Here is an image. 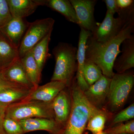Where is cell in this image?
I'll use <instances>...</instances> for the list:
<instances>
[{"instance_id": "obj_1", "label": "cell", "mask_w": 134, "mask_h": 134, "mask_svg": "<svg viewBox=\"0 0 134 134\" xmlns=\"http://www.w3.org/2000/svg\"><path fill=\"white\" fill-rule=\"evenodd\" d=\"M134 31V17L126 23L120 33L113 38L105 42H97L89 36L85 50V59L91 61L98 65L103 75L111 79L115 75L114 63L121 53L120 46L126 39Z\"/></svg>"}, {"instance_id": "obj_2", "label": "cell", "mask_w": 134, "mask_h": 134, "mask_svg": "<svg viewBox=\"0 0 134 134\" xmlns=\"http://www.w3.org/2000/svg\"><path fill=\"white\" fill-rule=\"evenodd\" d=\"M72 108L66 124L60 134H83L89 119L101 109L88 101L77 86L75 77L70 86Z\"/></svg>"}, {"instance_id": "obj_3", "label": "cell", "mask_w": 134, "mask_h": 134, "mask_svg": "<svg viewBox=\"0 0 134 134\" xmlns=\"http://www.w3.org/2000/svg\"><path fill=\"white\" fill-rule=\"evenodd\" d=\"M77 48L71 44L60 43L55 47L53 53L55 63L51 81H59L67 87L71 86L77 70Z\"/></svg>"}, {"instance_id": "obj_4", "label": "cell", "mask_w": 134, "mask_h": 134, "mask_svg": "<svg viewBox=\"0 0 134 134\" xmlns=\"http://www.w3.org/2000/svg\"><path fill=\"white\" fill-rule=\"evenodd\" d=\"M134 5L126 9H118V16L107 11L102 23H97L96 28L90 37L97 42H105L118 35L129 20L134 17Z\"/></svg>"}, {"instance_id": "obj_5", "label": "cell", "mask_w": 134, "mask_h": 134, "mask_svg": "<svg viewBox=\"0 0 134 134\" xmlns=\"http://www.w3.org/2000/svg\"><path fill=\"white\" fill-rule=\"evenodd\" d=\"M52 102L32 100L11 104L7 107L5 118L17 121L35 117L54 119Z\"/></svg>"}, {"instance_id": "obj_6", "label": "cell", "mask_w": 134, "mask_h": 134, "mask_svg": "<svg viewBox=\"0 0 134 134\" xmlns=\"http://www.w3.org/2000/svg\"><path fill=\"white\" fill-rule=\"evenodd\" d=\"M134 84L132 72L115 74L111 79L107 105L111 113L119 111L126 102Z\"/></svg>"}, {"instance_id": "obj_7", "label": "cell", "mask_w": 134, "mask_h": 134, "mask_svg": "<svg viewBox=\"0 0 134 134\" xmlns=\"http://www.w3.org/2000/svg\"><path fill=\"white\" fill-rule=\"evenodd\" d=\"M54 23V19L48 18L29 23L18 48L19 58H23L49 32L52 31Z\"/></svg>"}, {"instance_id": "obj_8", "label": "cell", "mask_w": 134, "mask_h": 134, "mask_svg": "<svg viewBox=\"0 0 134 134\" xmlns=\"http://www.w3.org/2000/svg\"><path fill=\"white\" fill-rule=\"evenodd\" d=\"M74 8L78 21V25L92 32L96 28L97 23L94 18L96 0H70Z\"/></svg>"}, {"instance_id": "obj_9", "label": "cell", "mask_w": 134, "mask_h": 134, "mask_svg": "<svg viewBox=\"0 0 134 134\" xmlns=\"http://www.w3.org/2000/svg\"><path fill=\"white\" fill-rule=\"evenodd\" d=\"M111 81V79L103 75L100 79L83 92L84 95L88 101L96 108L100 109L105 102Z\"/></svg>"}, {"instance_id": "obj_10", "label": "cell", "mask_w": 134, "mask_h": 134, "mask_svg": "<svg viewBox=\"0 0 134 134\" xmlns=\"http://www.w3.org/2000/svg\"><path fill=\"white\" fill-rule=\"evenodd\" d=\"M67 88L62 91L52 102L54 120L63 129L68 120L72 108L71 96L70 92L67 91Z\"/></svg>"}, {"instance_id": "obj_11", "label": "cell", "mask_w": 134, "mask_h": 134, "mask_svg": "<svg viewBox=\"0 0 134 134\" xmlns=\"http://www.w3.org/2000/svg\"><path fill=\"white\" fill-rule=\"evenodd\" d=\"M66 88V85L62 82L51 81L42 86H38L21 101L34 100L52 102L58 94Z\"/></svg>"}, {"instance_id": "obj_12", "label": "cell", "mask_w": 134, "mask_h": 134, "mask_svg": "<svg viewBox=\"0 0 134 134\" xmlns=\"http://www.w3.org/2000/svg\"><path fill=\"white\" fill-rule=\"evenodd\" d=\"M18 121L23 128L24 134L37 130H45L51 134H60L63 129L53 119L35 117Z\"/></svg>"}, {"instance_id": "obj_13", "label": "cell", "mask_w": 134, "mask_h": 134, "mask_svg": "<svg viewBox=\"0 0 134 134\" xmlns=\"http://www.w3.org/2000/svg\"><path fill=\"white\" fill-rule=\"evenodd\" d=\"M81 29L77 53V67L75 78L77 86L83 92L89 87L84 77L83 68L85 60L86 42L91 32L82 28Z\"/></svg>"}, {"instance_id": "obj_14", "label": "cell", "mask_w": 134, "mask_h": 134, "mask_svg": "<svg viewBox=\"0 0 134 134\" xmlns=\"http://www.w3.org/2000/svg\"><path fill=\"white\" fill-rule=\"evenodd\" d=\"M29 23L23 18H12L7 24L0 27V32L18 49Z\"/></svg>"}, {"instance_id": "obj_15", "label": "cell", "mask_w": 134, "mask_h": 134, "mask_svg": "<svg viewBox=\"0 0 134 134\" xmlns=\"http://www.w3.org/2000/svg\"><path fill=\"white\" fill-rule=\"evenodd\" d=\"M121 55L117 58L114 63L113 69L117 74L126 72L134 67V36L132 35L122 42Z\"/></svg>"}, {"instance_id": "obj_16", "label": "cell", "mask_w": 134, "mask_h": 134, "mask_svg": "<svg viewBox=\"0 0 134 134\" xmlns=\"http://www.w3.org/2000/svg\"><path fill=\"white\" fill-rule=\"evenodd\" d=\"M12 18H24L32 14L44 0H7Z\"/></svg>"}, {"instance_id": "obj_17", "label": "cell", "mask_w": 134, "mask_h": 134, "mask_svg": "<svg viewBox=\"0 0 134 134\" xmlns=\"http://www.w3.org/2000/svg\"><path fill=\"white\" fill-rule=\"evenodd\" d=\"M5 76L10 81L34 90L35 88L29 80L20 58L3 69Z\"/></svg>"}, {"instance_id": "obj_18", "label": "cell", "mask_w": 134, "mask_h": 134, "mask_svg": "<svg viewBox=\"0 0 134 134\" xmlns=\"http://www.w3.org/2000/svg\"><path fill=\"white\" fill-rule=\"evenodd\" d=\"M19 58L18 48L0 32V69H5Z\"/></svg>"}, {"instance_id": "obj_19", "label": "cell", "mask_w": 134, "mask_h": 134, "mask_svg": "<svg viewBox=\"0 0 134 134\" xmlns=\"http://www.w3.org/2000/svg\"><path fill=\"white\" fill-rule=\"evenodd\" d=\"M44 6L57 11L69 22L78 25L74 8L68 0H44Z\"/></svg>"}, {"instance_id": "obj_20", "label": "cell", "mask_w": 134, "mask_h": 134, "mask_svg": "<svg viewBox=\"0 0 134 134\" xmlns=\"http://www.w3.org/2000/svg\"><path fill=\"white\" fill-rule=\"evenodd\" d=\"M29 80L35 89L39 86L41 80V73L32 55V50L29 51L23 58H20Z\"/></svg>"}, {"instance_id": "obj_21", "label": "cell", "mask_w": 134, "mask_h": 134, "mask_svg": "<svg viewBox=\"0 0 134 134\" xmlns=\"http://www.w3.org/2000/svg\"><path fill=\"white\" fill-rule=\"evenodd\" d=\"M52 32H50L32 49V55L36 61L39 71L41 74L47 60L51 56L49 53V46Z\"/></svg>"}, {"instance_id": "obj_22", "label": "cell", "mask_w": 134, "mask_h": 134, "mask_svg": "<svg viewBox=\"0 0 134 134\" xmlns=\"http://www.w3.org/2000/svg\"><path fill=\"white\" fill-rule=\"evenodd\" d=\"M33 90L25 88H13L0 92V103L8 106L21 102Z\"/></svg>"}, {"instance_id": "obj_23", "label": "cell", "mask_w": 134, "mask_h": 134, "mask_svg": "<svg viewBox=\"0 0 134 134\" xmlns=\"http://www.w3.org/2000/svg\"><path fill=\"white\" fill-rule=\"evenodd\" d=\"M108 113L104 110L95 114L89 119L86 130L96 134L103 131L106 122L108 119Z\"/></svg>"}, {"instance_id": "obj_24", "label": "cell", "mask_w": 134, "mask_h": 134, "mask_svg": "<svg viewBox=\"0 0 134 134\" xmlns=\"http://www.w3.org/2000/svg\"><path fill=\"white\" fill-rule=\"evenodd\" d=\"M103 75L102 71L98 65L91 61L85 60L83 76L85 81L89 86L96 82Z\"/></svg>"}, {"instance_id": "obj_25", "label": "cell", "mask_w": 134, "mask_h": 134, "mask_svg": "<svg viewBox=\"0 0 134 134\" xmlns=\"http://www.w3.org/2000/svg\"><path fill=\"white\" fill-rule=\"evenodd\" d=\"M3 130L6 134H24L23 130L18 121L5 118L2 122Z\"/></svg>"}, {"instance_id": "obj_26", "label": "cell", "mask_w": 134, "mask_h": 134, "mask_svg": "<svg viewBox=\"0 0 134 134\" xmlns=\"http://www.w3.org/2000/svg\"><path fill=\"white\" fill-rule=\"evenodd\" d=\"M104 131L107 134H134V120H132L125 124L110 127Z\"/></svg>"}, {"instance_id": "obj_27", "label": "cell", "mask_w": 134, "mask_h": 134, "mask_svg": "<svg viewBox=\"0 0 134 134\" xmlns=\"http://www.w3.org/2000/svg\"><path fill=\"white\" fill-rule=\"evenodd\" d=\"M134 104H131L115 115L112 121L113 125L119 124L134 119Z\"/></svg>"}, {"instance_id": "obj_28", "label": "cell", "mask_w": 134, "mask_h": 134, "mask_svg": "<svg viewBox=\"0 0 134 134\" xmlns=\"http://www.w3.org/2000/svg\"><path fill=\"white\" fill-rule=\"evenodd\" d=\"M12 18L7 0H0V27L7 24Z\"/></svg>"}, {"instance_id": "obj_29", "label": "cell", "mask_w": 134, "mask_h": 134, "mask_svg": "<svg viewBox=\"0 0 134 134\" xmlns=\"http://www.w3.org/2000/svg\"><path fill=\"white\" fill-rule=\"evenodd\" d=\"M23 88H26L14 82L10 81L5 76L3 69H0V92L7 89Z\"/></svg>"}, {"instance_id": "obj_30", "label": "cell", "mask_w": 134, "mask_h": 134, "mask_svg": "<svg viewBox=\"0 0 134 134\" xmlns=\"http://www.w3.org/2000/svg\"><path fill=\"white\" fill-rule=\"evenodd\" d=\"M118 9H126L134 5L133 0H115Z\"/></svg>"}, {"instance_id": "obj_31", "label": "cell", "mask_w": 134, "mask_h": 134, "mask_svg": "<svg viewBox=\"0 0 134 134\" xmlns=\"http://www.w3.org/2000/svg\"><path fill=\"white\" fill-rule=\"evenodd\" d=\"M103 1L106 5L107 11L114 15L117 13V8L115 0H104Z\"/></svg>"}, {"instance_id": "obj_32", "label": "cell", "mask_w": 134, "mask_h": 134, "mask_svg": "<svg viewBox=\"0 0 134 134\" xmlns=\"http://www.w3.org/2000/svg\"><path fill=\"white\" fill-rule=\"evenodd\" d=\"M7 106L4 105L0 103V121L3 122L5 119V112Z\"/></svg>"}, {"instance_id": "obj_33", "label": "cell", "mask_w": 134, "mask_h": 134, "mask_svg": "<svg viewBox=\"0 0 134 134\" xmlns=\"http://www.w3.org/2000/svg\"><path fill=\"white\" fill-rule=\"evenodd\" d=\"M0 134H6L3 127L2 122L1 121H0Z\"/></svg>"}, {"instance_id": "obj_34", "label": "cell", "mask_w": 134, "mask_h": 134, "mask_svg": "<svg viewBox=\"0 0 134 134\" xmlns=\"http://www.w3.org/2000/svg\"><path fill=\"white\" fill-rule=\"evenodd\" d=\"M83 134H88L87 133H85ZM96 134H107L106 133H105L104 131H103V132H99V133H98Z\"/></svg>"}, {"instance_id": "obj_35", "label": "cell", "mask_w": 134, "mask_h": 134, "mask_svg": "<svg viewBox=\"0 0 134 134\" xmlns=\"http://www.w3.org/2000/svg\"><path fill=\"white\" fill-rule=\"evenodd\" d=\"M128 134V133H124V134Z\"/></svg>"}]
</instances>
